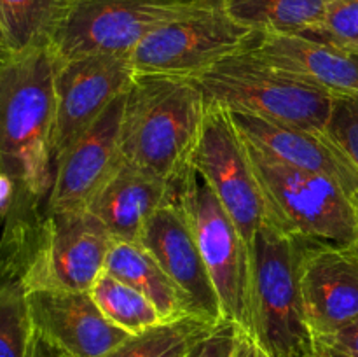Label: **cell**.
Instances as JSON below:
<instances>
[{
  "label": "cell",
  "mask_w": 358,
  "mask_h": 357,
  "mask_svg": "<svg viewBox=\"0 0 358 357\" xmlns=\"http://www.w3.org/2000/svg\"><path fill=\"white\" fill-rule=\"evenodd\" d=\"M247 150L273 224L313 244L358 245L352 195L339 182L278 163L250 144Z\"/></svg>",
  "instance_id": "5"
},
{
  "label": "cell",
  "mask_w": 358,
  "mask_h": 357,
  "mask_svg": "<svg viewBox=\"0 0 358 357\" xmlns=\"http://www.w3.org/2000/svg\"><path fill=\"white\" fill-rule=\"evenodd\" d=\"M352 200H353V206H355V212H357V220H358V189H355L352 195Z\"/></svg>",
  "instance_id": "34"
},
{
  "label": "cell",
  "mask_w": 358,
  "mask_h": 357,
  "mask_svg": "<svg viewBox=\"0 0 358 357\" xmlns=\"http://www.w3.org/2000/svg\"><path fill=\"white\" fill-rule=\"evenodd\" d=\"M240 328L229 321H222L201 340L187 357H231L236 345Z\"/></svg>",
  "instance_id": "27"
},
{
  "label": "cell",
  "mask_w": 358,
  "mask_h": 357,
  "mask_svg": "<svg viewBox=\"0 0 358 357\" xmlns=\"http://www.w3.org/2000/svg\"><path fill=\"white\" fill-rule=\"evenodd\" d=\"M138 244L159 262L161 268L182 290L192 315L213 324L224 321L215 286L203 261L191 219L180 196L154 214Z\"/></svg>",
  "instance_id": "14"
},
{
  "label": "cell",
  "mask_w": 358,
  "mask_h": 357,
  "mask_svg": "<svg viewBox=\"0 0 358 357\" xmlns=\"http://www.w3.org/2000/svg\"><path fill=\"white\" fill-rule=\"evenodd\" d=\"M261 31L243 27L224 13L206 7L161 24L129 55L133 72L196 79L229 56L252 49Z\"/></svg>",
  "instance_id": "7"
},
{
  "label": "cell",
  "mask_w": 358,
  "mask_h": 357,
  "mask_svg": "<svg viewBox=\"0 0 358 357\" xmlns=\"http://www.w3.org/2000/svg\"><path fill=\"white\" fill-rule=\"evenodd\" d=\"M250 336L268 357H318L301 293V241L266 220L250 244Z\"/></svg>",
  "instance_id": "3"
},
{
  "label": "cell",
  "mask_w": 358,
  "mask_h": 357,
  "mask_svg": "<svg viewBox=\"0 0 358 357\" xmlns=\"http://www.w3.org/2000/svg\"><path fill=\"white\" fill-rule=\"evenodd\" d=\"M231 357H268V356L259 349V345L254 342V338H252L250 335H247V332L240 329L236 345H234V352Z\"/></svg>",
  "instance_id": "29"
},
{
  "label": "cell",
  "mask_w": 358,
  "mask_h": 357,
  "mask_svg": "<svg viewBox=\"0 0 358 357\" xmlns=\"http://www.w3.org/2000/svg\"><path fill=\"white\" fill-rule=\"evenodd\" d=\"M301 293L315 338L348 328L358 318V245L301 240Z\"/></svg>",
  "instance_id": "15"
},
{
  "label": "cell",
  "mask_w": 358,
  "mask_h": 357,
  "mask_svg": "<svg viewBox=\"0 0 358 357\" xmlns=\"http://www.w3.org/2000/svg\"><path fill=\"white\" fill-rule=\"evenodd\" d=\"M45 206L13 203L0 234V357L30 356L34 324L28 272L37 251Z\"/></svg>",
  "instance_id": "12"
},
{
  "label": "cell",
  "mask_w": 358,
  "mask_h": 357,
  "mask_svg": "<svg viewBox=\"0 0 358 357\" xmlns=\"http://www.w3.org/2000/svg\"><path fill=\"white\" fill-rule=\"evenodd\" d=\"M114 238L90 212H51L45 206L28 289L91 290L105 273Z\"/></svg>",
  "instance_id": "10"
},
{
  "label": "cell",
  "mask_w": 358,
  "mask_h": 357,
  "mask_svg": "<svg viewBox=\"0 0 358 357\" xmlns=\"http://www.w3.org/2000/svg\"><path fill=\"white\" fill-rule=\"evenodd\" d=\"M215 326L194 315L161 322L138 335L128 336L105 357H187Z\"/></svg>",
  "instance_id": "23"
},
{
  "label": "cell",
  "mask_w": 358,
  "mask_h": 357,
  "mask_svg": "<svg viewBox=\"0 0 358 357\" xmlns=\"http://www.w3.org/2000/svg\"><path fill=\"white\" fill-rule=\"evenodd\" d=\"M229 114L245 142L271 160L297 170L327 175L350 195L358 189V170L325 133L238 112Z\"/></svg>",
  "instance_id": "18"
},
{
  "label": "cell",
  "mask_w": 358,
  "mask_h": 357,
  "mask_svg": "<svg viewBox=\"0 0 358 357\" xmlns=\"http://www.w3.org/2000/svg\"><path fill=\"white\" fill-rule=\"evenodd\" d=\"M76 0H0V23L13 52L51 46Z\"/></svg>",
  "instance_id": "22"
},
{
  "label": "cell",
  "mask_w": 358,
  "mask_h": 357,
  "mask_svg": "<svg viewBox=\"0 0 358 357\" xmlns=\"http://www.w3.org/2000/svg\"><path fill=\"white\" fill-rule=\"evenodd\" d=\"M206 111L196 79L136 74L122 111V160L180 192L192 172Z\"/></svg>",
  "instance_id": "2"
},
{
  "label": "cell",
  "mask_w": 358,
  "mask_h": 357,
  "mask_svg": "<svg viewBox=\"0 0 358 357\" xmlns=\"http://www.w3.org/2000/svg\"><path fill=\"white\" fill-rule=\"evenodd\" d=\"M126 91L79 136L55 163L48 196L51 212H79L90 209L112 175L122 164L121 121Z\"/></svg>",
  "instance_id": "13"
},
{
  "label": "cell",
  "mask_w": 358,
  "mask_h": 357,
  "mask_svg": "<svg viewBox=\"0 0 358 357\" xmlns=\"http://www.w3.org/2000/svg\"><path fill=\"white\" fill-rule=\"evenodd\" d=\"M224 13L261 34L308 35L324 21L329 0H220Z\"/></svg>",
  "instance_id": "21"
},
{
  "label": "cell",
  "mask_w": 358,
  "mask_h": 357,
  "mask_svg": "<svg viewBox=\"0 0 358 357\" xmlns=\"http://www.w3.org/2000/svg\"><path fill=\"white\" fill-rule=\"evenodd\" d=\"M192 168L205 178L250 245L255 231L269 220V212L247 144L226 108L208 104Z\"/></svg>",
  "instance_id": "9"
},
{
  "label": "cell",
  "mask_w": 358,
  "mask_h": 357,
  "mask_svg": "<svg viewBox=\"0 0 358 357\" xmlns=\"http://www.w3.org/2000/svg\"><path fill=\"white\" fill-rule=\"evenodd\" d=\"M325 135L341 149L358 170V100L334 98Z\"/></svg>",
  "instance_id": "26"
},
{
  "label": "cell",
  "mask_w": 358,
  "mask_h": 357,
  "mask_svg": "<svg viewBox=\"0 0 358 357\" xmlns=\"http://www.w3.org/2000/svg\"><path fill=\"white\" fill-rule=\"evenodd\" d=\"M250 51L332 98L358 100V48L308 35L262 34Z\"/></svg>",
  "instance_id": "17"
},
{
  "label": "cell",
  "mask_w": 358,
  "mask_h": 357,
  "mask_svg": "<svg viewBox=\"0 0 358 357\" xmlns=\"http://www.w3.org/2000/svg\"><path fill=\"white\" fill-rule=\"evenodd\" d=\"M0 52H6V55H10L9 46H7L6 31H3V28H2V23H0Z\"/></svg>",
  "instance_id": "32"
},
{
  "label": "cell",
  "mask_w": 358,
  "mask_h": 357,
  "mask_svg": "<svg viewBox=\"0 0 358 357\" xmlns=\"http://www.w3.org/2000/svg\"><path fill=\"white\" fill-rule=\"evenodd\" d=\"M308 37L358 48V0H329L324 21Z\"/></svg>",
  "instance_id": "25"
},
{
  "label": "cell",
  "mask_w": 358,
  "mask_h": 357,
  "mask_svg": "<svg viewBox=\"0 0 358 357\" xmlns=\"http://www.w3.org/2000/svg\"><path fill=\"white\" fill-rule=\"evenodd\" d=\"M90 293L101 314L129 335H138L163 322L157 308L142 293L110 273H101Z\"/></svg>",
  "instance_id": "24"
},
{
  "label": "cell",
  "mask_w": 358,
  "mask_h": 357,
  "mask_svg": "<svg viewBox=\"0 0 358 357\" xmlns=\"http://www.w3.org/2000/svg\"><path fill=\"white\" fill-rule=\"evenodd\" d=\"M28 357H66V356H63L58 349H55L48 340L42 338V336L34 329V336H31V345H30V356Z\"/></svg>",
  "instance_id": "30"
},
{
  "label": "cell",
  "mask_w": 358,
  "mask_h": 357,
  "mask_svg": "<svg viewBox=\"0 0 358 357\" xmlns=\"http://www.w3.org/2000/svg\"><path fill=\"white\" fill-rule=\"evenodd\" d=\"M210 105L325 133L334 98L275 69L250 49L196 77Z\"/></svg>",
  "instance_id": "4"
},
{
  "label": "cell",
  "mask_w": 358,
  "mask_h": 357,
  "mask_svg": "<svg viewBox=\"0 0 358 357\" xmlns=\"http://www.w3.org/2000/svg\"><path fill=\"white\" fill-rule=\"evenodd\" d=\"M317 343L324 349L334 350V352L343 354V356L358 357V318L348 328L336 332V335L317 340Z\"/></svg>",
  "instance_id": "28"
},
{
  "label": "cell",
  "mask_w": 358,
  "mask_h": 357,
  "mask_svg": "<svg viewBox=\"0 0 358 357\" xmlns=\"http://www.w3.org/2000/svg\"><path fill=\"white\" fill-rule=\"evenodd\" d=\"M51 46L13 52L0 66V174L14 184V203L48 205L55 175V79Z\"/></svg>",
  "instance_id": "1"
},
{
  "label": "cell",
  "mask_w": 358,
  "mask_h": 357,
  "mask_svg": "<svg viewBox=\"0 0 358 357\" xmlns=\"http://www.w3.org/2000/svg\"><path fill=\"white\" fill-rule=\"evenodd\" d=\"M217 4L220 0H76L51 48L58 59L87 55L129 58L161 24Z\"/></svg>",
  "instance_id": "6"
},
{
  "label": "cell",
  "mask_w": 358,
  "mask_h": 357,
  "mask_svg": "<svg viewBox=\"0 0 358 357\" xmlns=\"http://www.w3.org/2000/svg\"><path fill=\"white\" fill-rule=\"evenodd\" d=\"M14 203V184L7 175L0 174V219H6Z\"/></svg>",
  "instance_id": "31"
},
{
  "label": "cell",
  "mask_w": 358,
  "mask_h": 357,
  "mask_svg": "<svg viewBox=\"0 0 358 357\" xmlns=\"http://www.w3.org/2000/svg\"><path fill=\"white\" fill-rule=\"evenodd\" d=\"M318 357H348V356H343V354H338L334 352V350L324 349V346L318 345Z\"/></svg>",
  "instance_id": "33"
},
{
  "label": "cell",
  "mask_w": 358,
  "mask_h": 357,
  "mask_svg": "<svg viewBox=\"0 0 358 357\" xmlns=\"http://www.w3.org/2000/svg\"><path fill=\"white\" fill-rule=\"evenodd\" d=\"M178 196L180 192L170 184L122 161L87 210L107 227L114 241H140L154 214Z\"/></svg>",
  "instance_id": "19"
},
{
  "label": "cell",
  "mask_w": 358,
  "mask_h": 357,
  "mask_svg": "<svg viewBox=\"0 0 358 357\" xmlns=\"http://www.w3.org/2000/svg\"><path fill=\"white\" fill-rule=\"evenodd\" d=\"M135 72L129 58L87 55L58 59L55 79L56 118L52 135L55 163L94 125L112 102L128 91Z\"/></svg>",
  "instance_id": "11"
},
{
  "label": "cell",
  "mask_w": 358,
  "mask_h": 357,
  "mask_svg": "<svg viewBox=\"0 0 358 357\" xmlns=\"http://www.w3.org/2000/svg\"><path fill=\"white\" fill-rule=\"evenodd\" d=\"M34 329L66 357H105L129 332L112 324L90 290L28 289Z\"/></svg>",
  "instance_id": "16"
},
{
  "label": "cell",
  "mask_w": 358,
  "mask_h": 357,
  "mask_svg": "<svg viewBox=\"0 0 358 357\" xmlns=\"http://www.w3.org/2000/svg\"><path fill=\"white\" fill-rule=\"evenodd\" d=\"M180 202L215 286L224 321L233 322L250 335V245L194 168L182 186Z\"/></svg>",
  "instance_id": "8"
},
{
  "label": "cell",
  "mask_w": 358,
  "mask_h": 357,
  "mask_svg": "<svg viewBox=\"0 0 358 357\" xmlns=\"http://www.w3.org/2000/svg\"><path fill=\"white\" fill-rule=\"evenodd\" d=\"M7 56H9V55H6V52H0V66H2L3 59H6V58H7Z\"/></svg>",
  "instance_id": "35"
},
{
  "label": "cell",
  "mask_w": 358,
  "mask_h": 357,
  "mask_svg": "<svg viewBox=\"0 0 358 357\" xmlns=\"http://www.w3.org/2000/svg\"><path fill=\"white\" fill-rule=\"evenodd\" d=\"M105 272L142 293L157 308L163 322L192 315L182 290L138 241H114Z\"/></svg>",
  "instance_id": "20"
}]
</instances>
